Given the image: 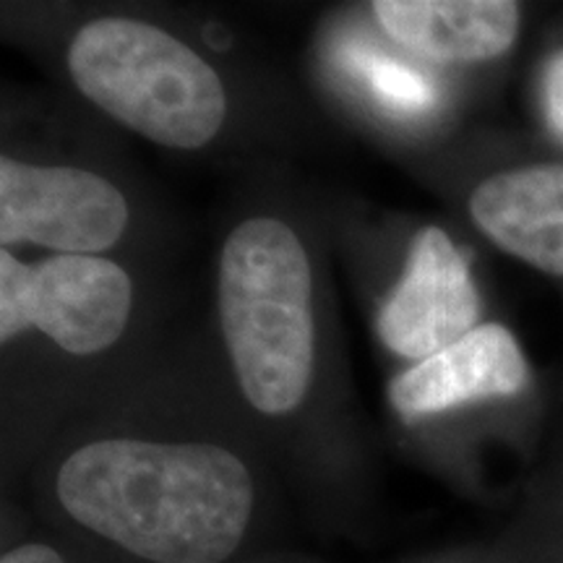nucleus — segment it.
Wrapping results in <instances>:
<instances>
[{
	"label": "nucleus",
	"mask_w": 563,
	"mask_h": 563,
	"mask_svg": "<svg viewBox=\"0 0 563 563\" xmlns=\"http://www.w3.org/2000/svg\"><path fill=\"white\" fill-rule=\"evenodd\" d=\"M60 511L141 563H224L256 514V481L220 443L97 439L53 477Z\"/></svg>",
	"instance_id": "1"
},
{
	"label": "nucleus",
	"mask_w": 563,
	"mask_h": 563,
	"mask_svg": "<svg viewBox=\"0 0 563 563\" xmlns=\"http://www.w3.org/2000/svg\"><path fill=\"white\" fill-rule=\"evenodd\" d=\"M220 321L245 399L287 415L308 394L316 361L313 274L290 224L253 217L224 241Z\"/></svg>",
	"instance_id": "2"
},
{
	"label": "nucleus",
	"mask_w": 563,
	"mask_h": 563,
	"mask_svg": "<svg viewBox=\"0 0 563 563\" xmlns=\"http://www.w3.org/2000/svg\"><path fill=\"white\" fill-rule=\"evenodd\" d=\"M68 70L87 100L167 150H201L228 115L220 74L146 21L104 16L84 24L68 45Z\"/></svg>",
	"instance_id": "3"
},
{
	"label": "nucleus",
	"mask_w": 563,
	"mask_h": 563,
	"mask_svg": "<svg viewBox=\"0 0 563 563\" xmlns=\"http://www.w3.org/2000/svg\"><path fill=\"white\" fill-rule=\"evenodd\" d=\"M133 306L123 266L102 256H53L30 266L0 251V340L26 329L70 355H95L121 340Z\"/></svg>",
	"instance_id": "4"
},
{
	"label": "nucleus",
	"mask_w": 563,
	"mask_h": 563,
	"mask_svg": "<svg viewBox=\"0 0 563 563\" xmlns=\"http://www.w3.org/2000/svg\"><path fill=\"white\" fill-rule=\"evenodd\" d=\"M129 203L112 183L79 167L0 159V243H32L58 256H97L123 238Z\"/></svg>",
	"instance_id": "5"
},
{
	"label": "nucleus",
	"mask_w": 563,
	"mask_h": 563,
	"mask_svg": "<svg viewBox=\"0 0 563 563\" xmlns=\"http://www.w3.org/2000/svg\"><path fill=\"white\" fill-rule=\"evenodd\" d=\"M481 313L467 256L441 228H422L402 279L384 302L378 332L391 352L420 363L481 327Z\"/></svg>",
	"instance_id": "6"
},
{
	"label": "nucleus",
	"mask_w": 563,
	"mask_h": 563,
	"mask_svg": "<svg viewBox=\"0 0 563 563\" xmlns=\"http://www.w3.org/2000/svg\"><path fill=\"white\" fill-rule=\"evenodd\" d=\"M530 386V363L504 323H481L460 342L399 373L389 386L405 420L452 412L456 407L509 399Z\"/></svg>",
	"instance_id": "7"
},
{
	"label": "nucleus",
	"mask_w": 563,
	"mask_h": 563,
	"mask_svg": "<svg viewBox=\"0 0 563 563\" xmlns=\"http://www.w3.org/2000/svg\"><path fill=\"white\" fill-rule=\"evenodd\" d=\"M470 217L504 253L563 279V159L483 178L470 194Z\"/></svg>",
	"instance_id": "8"
},
{
	"label": "nucleus",
	"mask_w": 563,
	"mask_h": 563,
	"mask_svg": "<svg viewBox=\"0 0 563 563\" xmlns=\"http://www.w3.org/2000/svg\"><path fill=\"white\" fill-rule=\"evenodd\" d=\"M373 16L407 51L439 63L504 58L522 26L511 0H378Z\"/></svg>",
	"instance_id": "9"
},
{
	"label": "nucleus",
	"mask_w": 563,
	"mask_h": 563,
	"mask_svg": "<svg viewBox=\"0 0 563 563\" xmlns=\"http://www.w3.org/2000/svg\"><path fill=\"white\" fill-rule=\"evenodd\" d=\"M344 60L352 76H357L363 84H368L376 100H382L386 108L397 112H428L435 102L433 84L420 76L415 68H407L402 63L384 58L376 51H363V47H347Z\"/></svg>",
	"instance_id": "10"
},
{
	"label": "nucleus",
	"mask_w": 563,
	"mask_h": 563,
	"mask_svg": "<svg viewBox=\"0 0 563 563\" xmlns=\"http://www.w3.org/2000/svg\"><path fill=\"white\" fill-rule=\"evenodd\" d=\"M540 108L548 131L563 144V47L551 53L540 76Z\"/></svg>",
	"instance_id": "11"
},
{
	"label": "nucleus",
	"mask_w": 563,
	"mask_h": 563,
	"mask_svg": "<svg viewBox=\"0 0 563 563\" xmlns=\"http://www.w3.org/2000/svg\"><path fill=\"white\" fill-rule=\"evenodd\" d=\"M0 563H70L58 548L51 543H40V540H30V543H19L3 551Z\"/></svg>",
	"instance_id": "12"
},
{
	"label": "nucleus",
	"mask_w": 563,
	"mask_h": 563,
	"mask_svg": "<svg viewBox=\"0 0 563 563\" xmlns=\"http://www.w3.org/2000/svg\"><path fill=\"white\" fill-rule=\"evenodd\" d=\"M548 563H563V543L559 545V551H555L551 559H548Z\"/></svg>",
	"instance_id": "13"
}]
</instances>
